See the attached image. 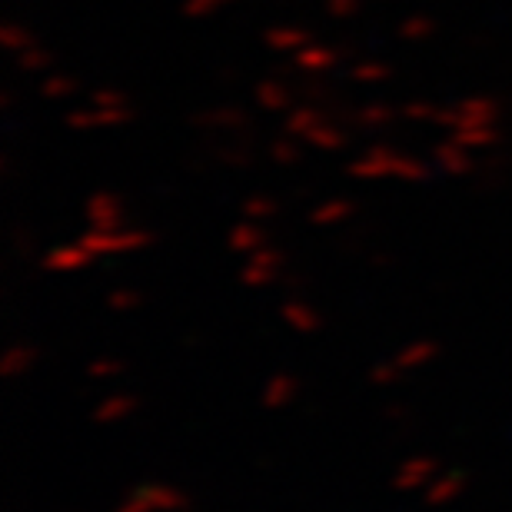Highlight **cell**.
I'll return each mask as SVG.
<instances>
[{"mask_svg": "<svg viewBox=\"0 0 512 512\" xmlns=\"http://www.w3.org/2000/svg\"><path fill=\"white\" fill-rule=\"evenodd\" d=\"M253 97H256V104L266 110V114H290V110L296 107L293 87L286 84L283 77H266V80H260V84L253 87Z\"/></svg>", "mask_w": 512, "mask_h": 512, "instance_id": "12", "label": "cell"}, {"mask_svg": "<svg viewBox=\"0 0 512 512\" xmlns=\"http://www.w3.org/2000/svg\"><path fill=\"white\" fill-rule=\"evenodd\" d=\"M433 177V170H429L426 160L413 157V153H403L399 150L396 157V167H393V180H403V183H426Z\"/></svg>", "mask_w": 512, "mask_h": 512, "instance_id": "29", "label": "cell"}, {"mask_svg": "<svg viewBox=\"0 0 512 512\" xmlns=\"http://www.w3.org/2000/svg\"><path fill=\"white\" fill-rule=\"evenodd\" d=\"M104 303H107L110 313H133L143 303V296L137 290H130V286H117V290L107 293Z\"/></svg>", "mask_w": 512, "mask_h": 512, "instance_id": "37", "label": "cell"}, {"mask_svg": "<svg viewBox=\"0 0 512 512\" xmlns=\"http://www.w3.org/2000/svg\"><path fill=\"white\" fill-rule=\"evenodd\" d=\"M34 363H37L34 346L14 343V346H7L4 356H0V376H4L7 383H14V380H20V376H27L30 370H34Z\"/></svg>", "mask_w": 512, "mask_h": 512, "instance_id": "22", "label": "cell"}, {"mask_svg": "<svg viewBox=\"0 0 512 512\" xmlns=\"http://www.w3.org/2000/svg\"><path fill=\"white\" fill-rule=\"evenodd\" d=\"M247 260H253V263H266V266H276V270H283V266H286V253H283L280 247H270V243H266V247H260L256 253H250Z\"/></svg>", "mask_w": 512, "mask_h": 512, "instance_id": "42", "label": "cell"}, {"mask_svg": "<svg viewBox=\"0 0 512 512\" xmlns=\"http://www.w3.org/2000/svg\"><path fill=\"white\" fill-rule=\"evenodd\" d=\"M240 286H247V290H266V286L280 283L283 270H276V266H266V263H253L247 260L240 266Z\"/></svg>", "mask_w": 512, "mask_h": 512, "instance_id": "28", "label": "cell"}, {"mask_svg": "<svg viewBox=\"0 0 512 512\" xmlns=\"http://www.w3.org/2000/svg\"><path fill=\"white\" fill-rule=\"evenodd\" d=\"M227 247L233 253H240V256H250V253H256L260 247H266V230L260 227V223H253V220L243 217L240 223H233V227H230Z\"/></svg>", "mask_w": 512, "mask_h": 512, "instance_id": "21", "label": "cell"}, {"mask_svg": "<svg viewBox=\"0 0 512 512\" xmlns=\"http://www.w3.org/2000/svg\"><path fill=\"white\" fill-rule=\"evenodd\" d=\"M433 163H436V170L446 173V177H473V173H476L473 150H466L463 143H456L453 137H446L443 143H436V147H433Z\"/></svg>", "mask_w": 512, "mask_h": 512, "instance_id": "11", "label": "cell"}, {"mask_svg": "<svg viewBox=\"0 0 512 512\" xmlns=\"http://www.w3.org/2000/svg\"><path fill=\"white\" fill-rule=\"evenodd\" d=\"M356 213V203L346 200V197H330L323 203H316L310 210V223L313 227H343L346 220H350Z\"/></svg>", "mask_w": 512, "mask_h": 512, "instance_id": "23", "label": "cell"}, {"mask_svg": "<svg viewBox=\"0 0 512 512\" xmlns=\"http://www.w3.org/2000/svg\"><path fill=\"white\" fill-rule=\"evenodd\" d=\"M459 489H463V476H459V473L439 476L436 483L426 489V503L443 506V503H449V499H453V496H459Z\"/></svg>", "mask_w": 512, "mask_h": 512, "instance_id": "34", "label": "cell"}, {"mask_svg": "<svg viewBox=\"0 0 512 512\" xmlns=\"http://www.w3.org/2000/svg\"><path fill=\"white\" fill-rule=\"evenodd\" d=\"M403 370H399V366L393 363V360H386V363H376L373 370H370V383L373 386H393V383H399L403 380Z\"/></svg>", "mask_w": 512, "mask_h": 512, "instance_id": "41", "label": "cell"}, {"mask_svg": "<svg viewBox=\"0 0 512 512\" xmlns=\"http://www.w3.org/2000/svg\"><path fill=\"white\" fill-rule=\"evenodd\" d=\"M436 473V459L433 456H409L406 463H399L393 486L396 489H419L426 486Z\"/></svg>", "mask_w": 512, "mask_h": 512, "instance_id": "17", "label": "cell"}, {"mask_svg": "<svg viewBox=\"0 0 512 512\" xmlns=\"http://www.w3.org/2000/svg\"><path fill=\"white\" fill-rule=\"evenodd\" d=\"M230 4H237V0H183V17L203 20V17L220 14V10L230 7Z\"/></svg>", "mask_w": 512, "mask_h": 512, "instance_id": "39", "label": "cell"}, {"mask_svg": "<svg viewBox=\"0 0 512 512\" xmlns=\"http://www.w3.org/2000/svg\"><path fill=\"white\" fill-rule=\"evenodd\" d=\"M37 44V37H34V30H27L24 24H14V20H7L4 27H0V47L7 50V54H20V50H27V47H34Z\"/></svg>", "mask_w": 512, "mask_h": 512, "instance_id": "31", "label": "cell"}, {"mask_svg": "<svg viewBox=\"0 0 512 512\" xmlns=\"http://www.w3.org/2000/svg\"><path fill=\"white\" fill-rule=\"evenodd\" d=\"M340 60H343V47L316 44V40H310V44L293 54V64L300 70H306V74H330V70H336Z\"/></svg>", "mask_w": 512, "mask_h": 512, "instance_id": "13", "label": "cell"}, {"mask_svg": "<svg viewBox=\"0 0 512 512\" xmlns=\"http://www.w3.org/2000/svg\"><path fill=\"white\" fill-rule=\"evenodd\" d=\"M14 60H17V67L24 70V74H44V70H47L50 64H54V54H50L47 47L34 44V47L20 50V54H17Z\"/></svg>", "mask_w": 512, "mask_h": 512, "instance_id": "33", "label": "cell"}, {"mask_svg": "<svg viewBox=\"0 0 512 512\" xmlns=\"http://www.w3.org/2000/svg\"><path fill=\"white\" fill-rule=\"evenodd\" d=\"M130 120H133V107H84V110H70L64 124L70 130H110V127H124Z\"/></svg>", "mask_w": 512, "mask_h": 512, "instance_id": "8", "label": "cell"}, {"mask_svg": "<svg viewBox=\"0 0 512 512\" xmlns=\"http://www.w3.org/2000/svg\"><path fill=\"white\" fill-rule=\"evenodd\" d=\"M370 263L373 266H386L389 263V253H370Z\"/></svg>", "mask_w": 512, "mask_h": 512, "instance_id": "47", "label": "cell"}, {"mask_svg": "<svg viewBox=\"0 0 512 512\" xmlns=\"http://www.w3.org/2000/svg\"><path fill=\"white\" fill-rule=\"evenodd\" d=\"M183 506H187V496H183L177 486L153 483V486L133 489V493L124 499V503H120V512H153V509L173 512V509H183Z\"/></svg>", "mask_w": 512, "mask_h": 512, "instance_id": "6", "label": "cell"}, {"mask_svg": "<svg viewBox=\"0 0 512 512\" xmlns=\"http://www.w3.org/2000/svg\"><path fill=\"white\" fill-rule=\"evenodd\" d=\"M300 143L303 140H296L293 133H280V137H273L270 140V147H266V157H270L276 167H296L303 157V150H300Z\"/></svg>", "mask_w": 512, "mask_h": 512, "instance_id": "27", "label": "cell"}, {"mask_svg": "<svg viewBox=\"0 0 512 512\" xmlns=\"http://www.w3.org/2000/svg\"><path fill=\"white\" fill-rule=\"evenodd\" d=\"M439 356V343L433 340H413V343H406L403 350H396L389 360H393L399 370L403 373H416V370H423L426 363H433Z\"/></svg>", "mask_w": 512, "mask_h": 512, "instance_id": "20", "label": "cell"}, {"mask_svg": "<svg viewBox=\"0 0 512 512\" xmlns=\"http://www.w3.org/2000/svg\"><path fill=\"white\" fill-rule=\"evenodd\" d=\"M84 247L94 253V260L100 256H124V253H140L153 243V233L143 227H120V230H87L77 237Z\"/></svg>", "mask_w": 512, "mask_h": 512, "instance_id": "2", "label": "cell"}, {"mask_svg": "<svg viewBox=\"0 0 512 512\" xmlns=\"http://www.w3.org/2000/svg\"><path fill=\"white\" fill-rule=\"evenodd\" d=\"M456 143H463L466 150H493L499 143V124H486V127H459L449 133Z\"/></svg>", "mask_w": 512, "mask_h": 512, "instance_id": "26", "label": "cell"}, {"mask_svg": "<svg viewBox=\"0 0 512 512\" xmlns=\"http://www.w3.org/2000/svg\"><path fill=\"white\" fill-rule=\"evenodd\" d=\"M503 117V104L496 97H486V94H469L463 100L449 107H439L436 114V124L446 127L449 133L459 130V127H486V124H499Z\"/></svg>", "mask_w": 512, "mask_h": 512, "instance_id": "1", "label": "cell"}, {"mask_svg": "<svg viewBox=\"0 0 512 512\" xmlns=\"http://www.w3.org/2000/svg\"><path fill=\"white\" fill-rule=\"evenodd\" d=\"M0 104H4V107H14V90H4V94H0Z\"/></svg>", "mask_w": 512, "mask_h": 512, "instance_id": "48", "label": "cell"}, {"mask_svg": "<svg viewBox=\"0 0 512 512\" xmlns=\"http://www.w3.org/2000/svg\"><path fill=\"white\" fill-rule=\"evenodd\" d=\"M210 160L220 163L227 170H250L256 163V140H253V127L250 130H237V133H220L210 143Z\"/></svg>", "mask_w": 512, "mask_h": 512, "instance_id": "4", "label": "cell"}, {"mask_svg": "<svg viewBox=\"0 0 512 512\" xmlns=\"http://www.w3.org/2000/svg\"><path fill=\"white\" fill-rule=\"evenodd\" d=\"M300 393V380L293 373H273L270 380L263 383L260 389V406L276 413V409H286Z\"/></svg>", "mask_w": 512, "mask_h": 512, "instance_id": "15", "label": "cell"}, {"mask_svg": "<svg viewBox=\"0 0 512 512\" xmlns=\"http://www.w3.org/2000/svg\"><path fill=\"white\" fill-rule=\"evenodd\" d=\"M137 406H140L137 396H130V393H110V396H104L94 406L90 419H94L97 426H114V423H120V419L133 416V409H137Z\"/></svg>", "mask_w": 512, "mask_h": 512, "instance_id": "18", "label": "cell"}, {"mask_svg": "<svg viewBox=\"0 0 512 512\" xmlns=\"http://www.w3.org/2000/svg\"><path fill=\"white\" fill-rule=\"evenodd\" d=\"M187 124L197 133H203V137H220V133L250 130V110H243L240 104L203 107V110H197V114L187 117Z\"/></svg>", "mask_w": 512, "mask_h": 512, "instance_id": "3", "label": "cell"}, {"mask_svg": "<svg viewBox=\"0 0 512 512\" xmlns=\"http://www.w3.org/2000/svg\"><path fill=\"white\" fill-rule=\"evenodd\" d=\"M436 114H439V107L429 104V100H406V104L399 107V117L413 120V124H436Z\"/></svg>", "mask_w": 512, "mask_h": 512, "instance_id": "38", "label": "cell"}, {"mask_svg": "<svg viewBox=\"0 0 512 512\" xmlns=\"http://www.w3.org/2000/svg\"><path fill=\"white\" fill-rule=\"evenodd\" d=\"M360 4L363 0H326V14H330L333 20H346V17L360 14Z\"/></svg>", "mask_w": 512, "mask_h": 512, "instance_id": "43", "label": "cell"}, {"mask_svg": "<svg viewBox=\"0 0 512 512\" xmlns=\"http://www.w3.org/2000/svg\"><path fill=\"white\" fill-rule=\"evenodd\" d=\"M313 40L310 30L303 27H290V24H280V27H266L263 30V44L266 50H273V54H296L300 47H306Z\"/></svg>", "mask_w": 512, "mask_h": 512, "instance_id": "16", "label": "cell"}, {"mask_svg": "<svg viewBox=\"0 0 512 512\" xmlns=\"http://www.w3.org/2000/svg\"><path fill=\"white\" fill-rule=\"evenodd\" d=\"M90 263H94V253H90L80 240L57 243V247H50L44 256H40V266H44L47 273H80V270H87Z\"/></svg>", "mask_w": 512, "mask_h": 512, "instance_id": "10", "label": "cell"}, {"mask_svg": "<svg viewBox=\"0 0 512 512\" xmlns=\"http://www.w3.org/2000/svg\"><path fill=\"white\" fill-rule=\"evenodd\" d=\"M280 320L290 326L293 333L310 336L323 326V316L313 310V303H306L303 296H283L280 303Z\"/></svg>", "mask_w": 512, "mask_h": 512, "instance_id": "14", "label": "cell"}, {"mask_svg": "<svg viewBox=\"0 0 512 512\" xmlns=\"http://www.w3.org/2000/svg\"><path fill=\"white\" fill-rule=\"evenodd\" d=\"M396 117H399V110L393 104H383V100H376V104L353 107L350 114L343 117V127L350 130V133H373V130L393 127Z\"/></svg>", "mask_w": 512, "mask_h": 512, "instance_id": "9", "label": "cell"}, {"mask_svg": "<svg viewBox=\"0 0 512 512\" xmlns=\"http://www.w3.org/2000/svg\"><path fill=\"white\" fill-rule=\"evenodd\" d=\"M326 114L320 107L313 104H303V100H296V107L290 110V114H283V130L293 133L296 140H306V133H310L316 124H320Z\"/></svg>", "mask_w": 512, "mask_h": 512, "instance_id": "24", "label": "cell"}, {"mask_svg": "<svg viewBox=\"0 0 512 512\" xmlns=\"http://www.w3.org/2000/svg\"><path fill=\"white\" fill-rule=\"evenodd\" d=\"M350 84H360V87H370V84H386L389 77H393V67L386 64V60H356V64L350 67Z\"/></svg>", "mask_w": 512, "mask_h": 512, "instance_id": "25", "label": "cell"}, {"mask_svg": "<svg viewBox=\"0 0 512 512\" xmlns=\"http://www.w3.org/2000/svg\"><path fill=\"white\" fill-rule=\"evenodd\" d=\"M396 157H399V150L393 143H370L360 157L346 163V173H350L353 180H386V177H393Z\"/></svg>", "mask_w": 512, "mask_h": 512, "instance_id": "5", "label": "cell"}, {"mask_svg": "<svg viewBox=\"0 0 512 512\" xmlns=\"http://www.w3.org/2000/svg\"><path fill=\"white\" fill-rule=\"evenodd\" d=\"M70 94H77V80L70 74H47L40 80V97L44 100H64Z\"/></svg>", "mask_w": 512, "mask_h": 512, "instance_id": "35", "label": "cell"}, {"mask_svg": "<svg viewBox=\"0 0 512 512\" xmlns=\"http://www.w3.org/2000/svg\"><path fill=\"white\" fill-rule=\"evenodd\" d=\"M84 220L87 230H120L127 227V213L117 193L110 190H94L84 203Z\"/></svg>", "mask_w": 512, "mask_h": 512, "instance_id": "7", "label": "cell"}, {"mask_svg": "<svg viewBox=\"0 0 512 512\" xmlns=\"http://www.w3.org/2000/svg\"><path fill=\"white\" fill-rule=\"evenodd\" d=\"M383 416L389 419V423H403V419H409V406H403V403H389Z\"/></svg>", "mask_w": 512, "mask_h": 512, "instance_id": "45", "label": "cell"}, {"mask_svg": "<svg viewBox=\"0 0 512 512\" xmlns=\"http://www.w3.org/2000/svg\"><path fill=\"white\" fill-rule=\"evenodd\" d=\"M243 217L253 220V223H263V220H273L276 213H280V203H276L270 193H250L247 200H243Z\"/></svg>", "mask_w": 512, "mask_h": 512, "instance_id": "32", "label": "cell"}, {"mask_svg": "<svg viewBox=\"0 0 512 512\" xmlns=\"http://www.w3.org/2000/svg\"><path fill=\"white\" fill-rule=\"evenodd\" d=\"M396 34L403 40H409V44H423V40H429L436 34V24H433V17H426V14H409V17L399 20Z\"/></svg>", "mask_w": 512, "mask_h": 512, "instance_id": "30", "label": "cell"}, {"mask_svg": "<svg viewBox=\"0 0 512 512\" xmlns=\"http://www.w3.org/2000/svg\"><path fill=\"white\" fill-rule=\"evenodd\" d=\"M303 283H306V280H303V273H293V270H290V273H283V276H280V286H286V290H300Z\"/></svg>", "mask_w": 512, "mask_h": 512, "instance_id": "46", "label": "cell"}, {"mask_svg": "<svg viewBox=\"0 0 512 512\" xmlns=\"http://www.w3.org/2000/svg\"><path fill=\"white\" fill-rule=\"evenodd\" d=\"M90 107H130V97L120 87H97L90 90Z\"/></svg>", "mask_w": 512, "mask_h": 512, "instance_id": "40", "label": "cell"}, {"mask_svg": "<svg viewBox=\"0 0 512 512\" xmlns=\"http://www.w3.org/2000/svg\"><path fill=\"white\" fill-rule=\"evenodd\" d=\"M306 147H313V150H343V147H350V130H346L343 124H336V120L330 117H323L320 124H316L310 133H306Z\"/></svg>", "mask_w": 512, "mask_h": 512, "instance_id": "19", "label": "cell"}, {"mask_svg": "<svg viewBox=\"0 0 512 512\" xmlns=\"http://www.w3.org/2000/svg\"><path fill=\"white\" fill-rule=\"evenodd\" d=\"M14 247H17L20 256H30V253H34V233H27V237H24V227H17L14 230Z\"/></svg>", "mask_w": 512, "mask_h": 512, "instance_id": "44", "label": "cell"}, {"mask_svg": "<svg viewBox=\"0 0 512 512\" xmlns=\"http://www.w3.org/2000/svg\"><path fill=\"white\" fill-rule=\"evenodd\" d=\"M124 370H127V366H124V360H117V356H97V360L87 363V380L107 383V380H117Z\"/></svg>", "mask_w": 512, "mask_h": 512, "instance_id": "36", "label": "cell"}]
</instances>
